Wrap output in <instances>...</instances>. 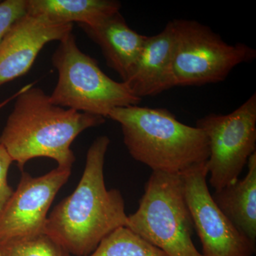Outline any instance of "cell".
Returning <instances> with one entry per match:
<instances>
[{
	"instance_id": "cell-1",
	"label": "cell",
	"mask_w": 256,
	"mask_h": 256,
	"mask_svg": "<svg viewBox=\"0 0 256 256\" xmlns=\"http://www.w3.org/2000/svg\"><path fill=\"white\" fill-rule=\"evenodd\" d=\"M110 142L106 136L96 138L76 188L47 218L45 234L72 256L90 255L104 238L127 224L122 194L106 186L104 165Z\"/></svg>"
},
{
	"instance_id": "cell-2",
	"label": "cell",
	"mask_w": 256,
	"mask_h": 256,
	"mask_svg": "<svg viewBox=\"0 0 256 256\" xmlns=\"http://www.w3.org/2000/svg\"><path fill=\"white\" fill-rule=\"evenodd\" d=\"M105 122L101 116L55 105L42 89L30 86L18 94L0 134V144L22 171L37 158H50L58 168L72 170L76 160L72 142L86 130Z\"/></svg>"
},
{
	"instance_id": "cell-3",
	"label": "cell",
	"mask_w": 256,
	"mask_h": 256,
	"mask_svg": "<svg viewBox=\"0 0 256 256\" xmlns=\"http://www.w3.org/2000/svg\"><path fill=\"white\" fill-rule=\"evenodd\" d=\"M108 118L120 124L124 146L133 159L152 172L180 174L210 158L205 133L180 122L166 109L118 108Z\"/></svg>"
},
{
	"instance_id": "cell-4",
	"label": "cell",
	"mask_w": 256,
	"mask_h": 256,
	"mask_svg": "<svg viewBox=\"0 0 256 256\" xmlns=\"http://www.w3.org/2000/svg\"><path fill=\"white\" fill-rule=\"evenodd\" d=\"M52 62L58 72L50 95L55 105L106 118L114 109L138 106L142 100L126 82L108 76L96 60L82 52L73 33L60 42Z\"/></svg>"
},
{
	"instance_id": "cell-5",
	"label": "cell",
	"mask_w": 256,
	"mask_h": 256,
	"mask_svg": "<svg viewBox=\"0 0 256 256\" xmlns=\"http://www.w3.org/2000/svg\"><path fill=\"white\" fill-rule=\"evenodd\" d=\"M126 227L168 256H203L192 242L194 228L180 174L152 172Z\"/></svg>"
},
{
	"instance_id": "cell-6",
	"label": "cell",
	"mask_w": 256,
	"mask_h": 256,
	"mask_svg": "<svg viewBox=\"0 0 256 256\" xmlns=\"http://www.w3.org/2000/svg\"><path fill=\"white\" fill-rule=\"evenodd\" d=\"M171 24L175 87L224 82L236 66L256 58L254 48L242 43L228 44L195 20H174Z\"/></svg>"
},
{
	"instance_id": "cell-7",
	"label": "cell",
	"mask_w": 256,
	"mask_h": 256,
	"mask_svg": "<svg viewBox=\"0 0 256 256\" xmlns=\"http://www.w3.org/2000/svg\"><path fill=\"white\" fill-rule=\"evenodd\" d=\"M206 134L210 186L220 191L238 180L256 148V94L227 114H210L196 121Z\"/></svg>"
},
{
	"instance_id": "cell-8",
	"label": "cell",
	"mask_w": 256,
	"mask_h": 256,
	"mask_svg": "<svg viewBox=\"0 0 256 256\" xmlns=\"http://www.w3.org/2000/svg\"><path fill=\"white\" fill-rule=\"evenodd\" d=\"M184 194L203 256H252L256 242L240 233L216 204L208 190L206 162L180 173Z\"/></svg>"
},
{
	"instance_id": "cell-9",
	"label": "cell",
	"mask_w": 256,
	"mask_h": 256,
	"mask_svg": "<svg viewBox=\"0 0 256 256\" xmlns=\"http://www.w3.org/2000/svg\"><path fill=\"white\" fill-rule=\"evenodd\" d=\"M72 170L58 168L38 178L22 172L16 191L0 212V240L45 234L48 212Z\"/></svg>"
},
{
	"instance_id": "cell-10",
	"label": "cell",
	"mask_w": 256,
	"mask_h": 256,
	"mask_svg": "<svg viewBox=\"0 0 256 256\" xmlns=\"http://www.w3.org/2000/svg\"><path fill=\"white\" fill-rule=\"evenodd\" d=\"M72 30L73 24L28 13L18 18L0 44V86L28 73L46 44L62 41Z\"/></svg>"
},
{
	"instance_id": "cell-11",
	"label": "cell",
	"mask_w": 256,
	"mask_h": 256,
	"mask_svg": "<svg viewBox=\"0 0 256 256\" xmlns=\"http://www.w3.org/2000/svg\"><path fill=\"white\" fill-rule=\"evenodd\" d=\"M173 52L174 35L169 22L159 34L146 37L132 74L124 82L133 95L142 99L175 87Z\"/></svg>"
},
{
	"instance_id": "cell-12",
	"label": "cell",
	"mask_w": 256,
	"mask_h": 256,
	"mask_svg": "<svg viewBox=\"0 0 256 256\" xmlns=\"http://www.w3.org/2000/svg\"><path fill=\"white\" fill-rule=\"evenodd\" d=\"M78 26L100 47L108 66L127 82L148 36L130 28L120 12L92 24Z\"/></svg>"
},
{
	"instance_id": "cell-13",
	"label": "cell",
	"mask_w": 256,
	"mask_h": 256,
	"mask_svg": "<svg viewBox=\"0 0 256 256\" xmlns=\"http://www.w3.org/2000/svg\"><path fill=\"white\" fill-rule=\"evenodd\" d=\"M242 180L212 195L216 206L239 232L256 242V152L249 158Z\"/></svg>"
},
{
	"instance_id": "cell-14",
	"label": "cell",
	"mask_w": 256,
	"mask_h": 256,
	"mask_svg": "<svg viewBox=\"0 0 256 256\" xmlns=\"http://www.w3.org/2000/svg\"><path fill=\"white\" fill-rule=\"evenodd\" d=\"M26 13L62 24H92L118 12L114 0H26Z\"/></svg>"
},
{
	"instance_id": "cell-15",
	"label": "cell",
	"mask_w": 256,
	"mask_h": 256,
	"mask_svg": "<svg viewBox=\"0 0 256 256\" xmlns=\"http://www.w3.org/2000/svg\"><path fill=\"white\" fill-rule=\"evenodd\" d=\"M88 256H168L126 227H121L104 238Z\"/></svg>"
},
{
	"instance_id": "cell-16",
	"label": "cell",
	"mask_w": 256,
	"mask_h": 256,
	"mask_svg": "<svg viewBox=\"0 0 256 256\" xmlns=\"http://www.w3.org/2000/svg\"><path fill=\"white\" fill-rule=\"evenodd\" d=\"M1 256H72L46 234L0 240Z\"/></svg>"
},
{
	"instance_id": "cell-17",
	"label": "cell",
	"mask_w": 256,
	"mask_h": 256,
	"mask_svg": "<svg viewBox=\"0 0 256 256\" xmlns=\"http://www.w3.org/2000/svg\"><path fill=\"white\" fill-rule=\"evenodd\" d=\"M26 0L0 2V44L12 25L26 13Z\"/></svg>"
},
{
	"instance_id": "cell-18",
	"label": "cell",
	"mask_w": 256,
	"mask_h": 256,
	"mask_svg": "<svg viewBox=\"0 0 256 256\" xmlns=\"http://www.w3.org/2000/svg\"><path fill=\"white\" fill-rule=\"evenodd\" d=\"M13 160L6 149L0 144V212L13 194L12 188L8 184V176Z\"/></svg>"
},
{
	"instance_id": "cell-19",
	"label": "cell",
	"mask_w": 256,
	"mask_h": 256,
	"mask_svg": "<svg viewBox=\"0 0 256 256\" xmlns=\"http://www.w3.org/2000/svg\"><path fill=\"white\" fill-rule=\"evenodd\" d=\"M0 256H1V255H0Z\"/></svg>"
}]
</instances>
